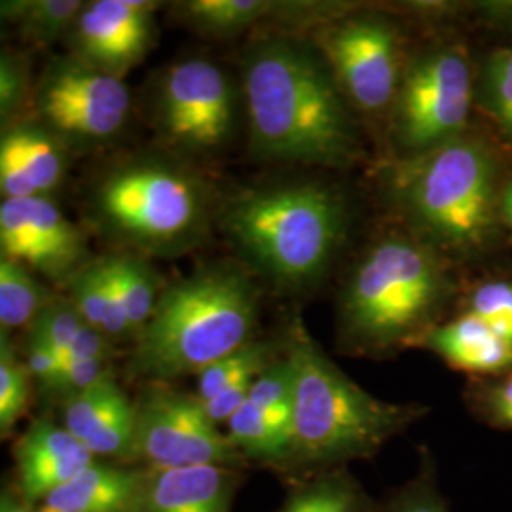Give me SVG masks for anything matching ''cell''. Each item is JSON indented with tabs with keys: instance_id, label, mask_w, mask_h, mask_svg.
I'll return each mask as SVG.
<instances>
[{
	"instance_id": "1",
	"label": "cell",
	"mask_w": 512,
	"mask_h": 512,
	"mask_svg": "<svg viewBox=\"0 0 512 512\" xmlns=\"http://www.w3.org/2000/svg\"><path fill=\"white\" fill-rule=\"evenodd\" d=\"M241 93L256 158L277 164L342 169L361 156V141L313 40L268 33L241 57Z\"/></svg>"
},
{
	"instance_id": "2",
	"label": "cell",
	"mask_w": 512,
	"mask_h": 512,
	"mask_svg": "<svg viewBox=\"0 0 512 512\" xmlns=\"http://www.w3.org/2000/svg\"><path fill=\"white\" fill-rule=\"evenodd\" d=\"M220 196L200 169L164 148L105 165L86 186V224L122 253L179 258L219 224Z\"/></svg>"
},
{
	"instance_id": "3",
	"label": "cell",
	"mask_w": 512,
	"mask_h": 512,
	"mask_svg": "<svg viewBox=\"0 0 512 512\" xmlns=\"http://www.w3.org/2000/svg\"><path fill=\"white\" fill-rule=\"evenodd\" d=\"M454 294L446 256L404 228L372 239L338 294L340 348L384 357L437 327Z\"/></svg>"
},
{
	"instance_id": "4",
	"label": "cell",
	"mask_w": 512,
	"mask_h": 512,
	"mask_svg": "<svg viewBox=\"0 0 512 512\" xmlns=\"http://www.w3.org/2000/svg\"><path fill=\"white\" fill-rule=\"evenodd\" d=\"M260 289L238 262L196 268L165 285L147 327L133 342L128 378L169 384L200 376L207 366L253 342Z\"/></svg>"
},
{
	"instance_id": "5",
	"label": "cell",
	"mask_w": 512,
	"mask_h": 512,
	"mask_svg": "<svg viewBox=\"0 0 512 512\" xmlns=\"http://www.w3.org/2000/svg\"><path fill=\"white\" fill-rule=\"evenodd\" d=\"M342 194L317 181L253 186L220 209L219 228L251 274L279 291L315 287L348 236Z\"/></svg>"
},
{
	"instance_id": "6",
	"label": "cell",
	"mask_w": 512,
	"mask_h": 512,
	"mask_svg": "<svg viewBox=\"0 0 512 512\" xmlns=\"http://www.w3.org/2000/svg\"><path fill=\"white\" fill-rule=\"evenodd\" d=\"M285 355L294 370L293 446L287 463L327 473L376 456L429 408L387 403L348 378L294 319Z\"/></svg>"
},
{
	"instance_id": "7",
	"label": "cell",
	"mask_w": 512,
	"mask_h": 512,
	"mask_svg": "<svg viewBox=\"0 0 512 512\" xmlns=\"http://www.w3.org/2000/svg\"><path fill=\"white\" fill-rule=\"evenodd\" d=\"M391 198L404 224L442 255L482 253L501 219L497 164L473 137L412 160H399L389 177Z\"/></svg>"
},
{
	"instance_id": "8",
	"label": "cell",
	"mask_w": 512,
	"mask_h": 512,
	"mask_svg": "<svg viewBox=\"0 0 512 512\" xmlns=\"http://www.w3.org/2000/svg\"><path fill=\"white\" fill-rule=\"evenodd\" d=\"M243 93L219 63L188 57L171 63L154 84L152 126L167 152L200 165L234 143Z\"/></svg>"
},
{
	"instance_id": "9",
	"label": "cell",
	"mask_w": 512,
	"mask_h": 512,
	"mask_svg": "<svg viewBox=\"0 0 512 512\" xmlns=\"http://www.w3.org/2000/svg\"><path fill=\"white\" fill-rule=\"evenodd\" d=\"M473 99V69L463 48L437 44L414 55L389 112L397 162L420 158L463 137Z\"/></svg>"
},
{
	"instance_id": "10",
	"label": "cell",
	"mask_w": 512,
	"mask_h": 512,
	"mask_svg": "<svg viewBox=\"0 0 512 512\" xmlns=\"http://www.w3.org/2000/svg\"><path fill=\"white\" fill-rule=\"evenodd\" d=\"M31 109V118L54 133L71 154H90L120 139L131 118L133 99L124 78L67 54L44 65Z\"/></svg>"
},
{
	"instance_id": "11",
	"label": "cell",
	"mask_w": 512,
	"mask_h": 512,
	"mask_svg": "<svg viewBox=\"0 0 512 512\" xmlns=\"http://www.w3.org/2000/svg\"><path fill=\"white\" fill-rule=\"evenodd\" d=\"M311 40L351 107L366 116L391 112L406 67L401 33L391 19L348 10L315 29Z\"/></svg>"
},
{
	"instance_id": "12",
	"label": "cell",
	"mask_w": 512,
	"mask_h": 512,
	"mask_svg": "<svg viewBox=\"0 0 512 512\" xmlns=\"http://www.w3.org/2000/svg\"><path fill=\"white\" fill-rule=\"evenodd\" d=\"M133 459L147 463L152 471L186 467L243 465V454L220 435L196 395L150 384L137 401V431Z\"/></svg>"
},
{
	"instance_id": "13",
	"label": "cell",
	"mask_w": 512,
	"mask_h": 512,
	"mask_svg": "<svg viewBox=\"0 0 512 512\" xmlns=\"http://www.w3.org/2000/svg\"><path fill=\"white\" fill-rule=\"evenodd\" d=\"M0 247L2 258L59 287H67L93 260L86 232L52 198L2 200Z\"/></svg>"
},
{
	"instance_id": "14",
	"label": "cell",
	"mask_w": 512,
	"mask_h": 512,
	"mask_svg": "<svg viewBox=\"0 0 512 512\" xmlns=\"http://www.w3.org/2000/svg\"><path fill=\"white\" fill-rule=\"evenodd\" d=\"M150 0L84 2L65 38L69 55L103 73L124 78L156 42V12Z\"/></svg>"
},
{
	"instance_id": "15",
	"label": "cell",
	"mask_w": 512,
	"mask_h": 512,
	"mask_svg": "<svg viewBox=\"0 0 512 512\" xmlns=\"http://www.w3.org/2000/svg\"><path fill=\"white\" fill-rule=\"evenodd\" d=\"M71 152L40 126L23 116L2 129L0 137V190L4 200L52 198L67 177Z\"/></svg>"
},
{
	"instance_id": "16",
	"label": "cell",
	"mask_w": 512,
	"mask_h": 512,
	"mask_svg": "<svg viewBox=\"0 0 512 512\" xmlns=\"http://www.w3.org/2000/svg\"><path fill=\"white\" fill-rule=\"evenodd\" d=\"M18 492L31 505L42 503L57 488L95 463L92 452L63 425L37 420L14 446Z\"/></svg>"
},
{
	"instance_id": "17",
	"label": "cell",
	"mask_w": 512,
	"mask_h": 512,
	"mask_svg": "<svg viewBox=\"0 0 512 512\" xmlns=\"http://www.w3.org/2000/svg\"><path fill=\"white\" fill-rule=\"evenodd\" d=\"M63 427L93 456L133 459L137 403L107 378L63 403Z\"/></svg>"
},
{
	"instance_id": "18",
	"label": "cell",
	"mask_w": 512,
	"mask_h": 512,
	"mask_svg": "<svg viewBox=\"0 0 512 512\" xmlns=\"http://www.w3.org/2000/svg\"><path fill=\"white\" fill-rule=\"evenodd\" d=\"M239 475L230 467L145 471L137 512H230Z\"/></svg>"
},
{
	"instance_id": "19",
	"label": "cell",
	"mask_w": 512,
	"mask_h": 512,
	"mask_svg": "<svg viewBox=\"0 0 512 512\" xmlns=\"http://www.w3.org/2000/svg\"><path fill=\"white\" fill-rule=\"evenodd\" d=\"M418 346L465 374L497 378L512 370V344L471 311L439 323Z\"/></svg>"
},
{
	"instance_id": "20",
	"label": "cell",
	"mask_w": 512,
	"mask_h": 512,
	"mask_svg": "<svg viewBox=\"0 0 512 512\" xmlns=\"http://www.w3.org/2000/svg\"><path fill=\"white\" fill-rule=\"evenodd\" d=\"M145 471L93 463L48 495L38 512H137Z\"/></svg>"
},
{
	"instance_id": "21",
	"label": "cell",
	"mask_w": 512,
	"mask_h": 512,
	"mask_svg": "<svg viewBox=\"0 0 512 512\" xmlns=\"http://www.w3.org/2000/svg\"><path fill=\"white\" fill-rule=\"evenodd\" d=\"M65 291L86 325L107 334L114 344L122 340L133 342L109 256L93 258L80 274L74 275Z\"/></svg>"
},
{
	"instance_id": "22",
	"label": "cell",
	"mask_w": 512,
	"mask_h": 512,
	"mask_svg": "<svg viewBox=\"0 0 512 512\" xmlns=\"http://www.w3.org/2000/svg\"><path fill=\"white\" fill-rule=\"evenodd\" d=\"M228 439L243 456L287 463L293 446V404L272 410L243 404L228 421Z\"/></svg>"
},
{
	"instance_id": "23",
	"label": "cell",
	"mask_w": 512,
	"mask_h": 512,
	"mask_svg": "<svg viewBox=\"0 0 512 512\" xmlns=\"http://www.w3.org/2000/svg\"><path fill=\"white\" fill-rule=\"evenodd\" d=\"M277 2L270 0H190L175 4L179 18L203 37L232 38L270 19Z\"/></svg>"
},
{
	"instance_id": "24",
	"label": "cell",
	"mask_w": 512,
	"mask_h": 512,
	"mask_svg": "<svg viewBox=\"0 0 512 512\" xmlns=\"http://www.w3.org/2000/svg\"><path fill=\"white\" fill-rule=\"evenodd\" d=\"M82 8V0H4L0 16L4 23L18 29L25 44L50 48L67 38Z\"/></svg>"
},
{
	"instance_id": "25",
	"label": "cell",
	"mask_w": 512,
	"mask_h": 512,
	"mask_svg": "<svg viewBox=\"0 0 512 512\" xmlns=\"http://www.w3.org/2000/svg\"><path fill=\"white\" fill-rule=\"evenodd\" d=\"M109 260L122 293L129 329L135 342L147 327L160 300V294L164 291L160 283V274L156 272L147 256L114 253L109 255Z\"/></svg>"
},
{
	"instance_id": "26",
	"label": "cell",
	"mask_w": 512,
	"mask_h": 512,
	"mask_svg": "<svg viewBox=\"0 0 512 512\" xmlns=\"http://www.w3.org/2000/svg\"><path fill=\"white\" fill-rule=\"evenodd\" d=\"M57 294L40 283L31 270L10 258L0 260V327L10 330L29 329L38 313Z\"/></svg>"
},
{
	"instance_id": "27",
	"label": "cell",
	"mask_w": 512,
	"mask_h": 512,
	"mask_svg": "<svg viewBox=\"0 0 512 512\" xmlns=\"http://www.w3.org/2000/svg\"><path fill=\"white\" fill-rule=\"evenodd\" d=\"M275 361L274 349L264 342H251L236 353L220 359L207 366L198 376V393L200 401H209L228 385L238 384L249 378H256L262 370Z\"/></svg>"
},
{
	"instance_id": "28",
	"label": "cell",
	"mask_w": 512,
	"mask_h": 512,
	"mask_svg": "<svg viewBox=\"0 0 512 512\" xmlns=\"http://www.w3.org/2000/svg\"><path fill=\"white\" fill-rule=\"evenodd\" d=\"M31 374L19 361L6 334L0 336V431L6 437L25 414L31 397Z\"/></svg>"
},
{
	"instance_id": "29",
	"label": "cell",
	"mask_w": 512,
	"mask_h": 512,
	"mask_svg": "<svg viewBox=\"0 0 512 512\" xmlns=\"http://www.w3.org/2000/svg\"><path fill=\"white\" fill-rule=\"evenodd\" d=\"M35 82L29 57L16 50L0 54V120L2 129L21 120V110L31 107Z\"/></svg>"
},
{
	"instance_id": "30",
	"label": "cell",
	"mask_w": 512,
	"mask_h": 512,
	"mask_svg": "<svg viewBox=\"0 0 512 512\" xmlns=\"http://www.w3.org/2000/svg\"><path fill=\"white\" fill-rule=\"evenodd\" d=\"M482 107L512 139V48L488 57L482 73Z\"/></svg>"
},
{
	"instance_id": "31",
	"label": "cell",
	"mask_w": 512,
	"mask_h": 512,
	"mask_svg": "<svg viewBox=\"0 0 512 512\" xmlns=\"http://www.w3.org/2000/svg\"><path fill=\"white\" fill-rule=\"evenodd\" d=\"M84 325L86 321L74 308L73 302L67 296L57 294L54 300L38 313L33 325L27 329V338H35L38 342L46 344L61 357Z\"/></svg>"
},
{
	"instance_id": "32",
	"label": "cell",
	"mask_w": 512,
	"mask_h": 512,
	"mask_svg": "<svg viewBox=\"0 0 512 512\" xmlns=\"http://www.w3.org/2000/svg\"><path fill=\"white\" fill-rule=\"evenodd\" d=\"M315 512H372V503L344 469L321 473L310 482Z\"/></svg>"
},
{
	"instance_id": "33",
	"label": "cell",
	"mask_w": 512,
	"mask_h": 512,
	"mask_svg": "<svg viewBox=\"0 0 512 512\" xmlns=\"http://www.w3.org/2000/svg\"><path fill=\"white\" fill-rule=\"evenodd\" d=\"M380 512H450L440 494L435 465L429 456L423 459L420 473L393 495Z\"/></svg>"
},
{
	"instance_id": "34",
	"label": "cell",
	"mask_w": 512,
	"mask_h": 512,
	"mask_svg": "<svg viewBox=\"0 0 512 512\" xmlns=\"http://www.w3.org/2000/svg\"><path fill=\"white\" fill-rule=\"evenodd\" d=\"M467 311L475 313L490 329L512 344V283L488 281L469 296Z\"/></svg>"
},
{
	"instance_id": "35",
	"label": "cell",
	"mask_w": 512,
	"mask_h": 512,
	"mask_svg": "<svg viewBox=\"0 0 512 512\" xmlns=\"http://www.w3.org/2000/svg\"><path fill=\"white\" fill-rule=\"evenodd\" d=\"M107 378H112L110 361H74L61 366V372L54 380L38 389L42 397L65 403Z\"/></svg>"
},
{
	"instance_id": "36",
	"label": "cell",
	"mask_w": 512,
	"mask_h": 512,
	"mask_svg": "<svg viewBox=\"0 0 512 512\" xmlns=\"http://www.w3.org/2000/svg\"><path fill=\"white\" fill-rule=\"evenodd\" d=\"M294 395V370L287 355L275 359L272 365L256 376L247 403L262 410L291 406Z\"/></svg>"
},
{
	"instance_id": "37",
	"label": "cell",
	"mask_w": 512,
	"mask_h": 512,
	"mask_svg": "<svg viewBox=\"0 0 512 512\" xmlns=\"http://www.w3.org/2000/svg\"><path fill=\"white\" fill-rule=\"evenodd\" d=\"M471 403L480 420L497 429L512 431V370L476 384L471 393Z\"/></svg>"
},
{
	"instance_id": "38",
	"label": "cell",
	"mask_w": 512,
	"mask_h": 512,
	"mask_svg": "<svg viewBox=\"0 0 512 512\" xmlns=\"http://www.w3.org/2000/svg\"><path fill=\"white\" fill-rule=\"evenodd\" d=\"M114 357V342L101 330L84 325L76 334L71 346L61 355L63 365L74 361H110Z\"/></svg>"
},
{
	"instance_id": "39",
	"label": "cell",
	"mask_w": 512,
	"mask_h": 512,
	"mask_svg": "<svg viewBox=\"0 0 512 512\" xmlns=\"http://www.w3.org/2000/svg\"><path fill=\"white\" fill-rule=\"evenodd\" d=\"M255 380L256 378H249V380H243L238 384L228 385L213 399L202 401L203 410L209 416V420L213 421L217 427L220 423H228L232 420V416L241 410L243 404L247 403Z\"/></svg>"
},
{
	"instance_id": "40",
	"label": "cell",
	"mask_w": 512,
	"mask_h": 512,
	"mask_svg": "<svg viewBox=\"0 0 512 512\" xmlns=\"http://www.w3.org/2000/svg\"><path fill=\"white\" fill-rule=\"evenodd\" d=\"M25 365L31 374V378L37 382L38 387L50 384L55 376L61 372V357L54 349L46 344L38 342L35 338H27V353H25Z\"/></svg>"
},
{
	"instance_id": "41",
	"label": "cell",
	"mask_w": 512,
	"mask_h": 512,
	"mask_svg": "<svg viewBox=\"0 0 512 512\" xmlns=\"http://www.w3.org/2000/svg\"><path fill=\"white\" fill-rule=\"evenodd\" d=\"M277 512H315V501H313L310 484L298 488Z\"/></svg>"
},
{
	"instance_id": "42",
	"label": "cell",
	"mask_w": 512,
	"mask_h": 512,
	"mask_svg": "<svg viewBox=\"0 0 512 512\" xmlns=\"http://www.w3.org/2000/svg\"><path fill=\"white\" fill-rule=\"evenodd\" d=\"M0 512H38L35 505L25 501L19 492L4 490L0 499Z\"/></svg>"
},
{
	"instance_id": "43",
	"label": "cell",
	"mask_w": 512,
	"mask_h": 512,
	"mask_svg": "<svg viewBox=\"0 0 512 512\" xmlns=\"http://www.w3.org/2000/svg\"><path fill=\"white\" fill-rule=\"evenodd\" d=\"M501 220L512 230V179L501 194Z\"/></svg>"
}]
</instances>
